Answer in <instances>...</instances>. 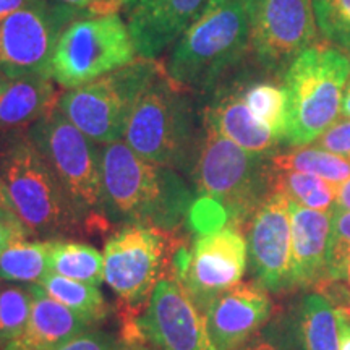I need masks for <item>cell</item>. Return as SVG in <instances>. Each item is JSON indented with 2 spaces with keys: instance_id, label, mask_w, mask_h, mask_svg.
<instances>
[{
  "instance_id": "cell-24",
  "label": "cell",
  "mask_w": 350,
  "mask_h": 350,
  "mask_svg": "<svg viewBox=\"0 0 350 350\" xmlns=\"http://www.w3.org/2000/svg\"><path fill=\"white\" fill-rule=\"evenodd\" d=\"M240 94L252 116L284 143L287 131L288 100L284 86L273 81L239 80Z\"/></svg>"
},
{
  "instance_id": "cell-9",
  "label": "cell",
  "mask_w": 350,
  "mask_h": 350,
  "mask_svg": "<svg viewBox=\"0 0 350 350\" xmlns=\"http://www.w3.org/2000/svg\"><path fill=\"white\" fill-rule=\"evenodd\" d=\"M183 245L177 230L124 226L104 245V281L129 308H146L157 284L174 275Z\"/></svg>"
},
{
  "instance_id": "cell-37",
  "label": "cell",
  "mask_w": 350,
  "mask_h": 350,
  "mask_svg": "<svg viewBox=\"0 0 350 350\" xmlns=\"http://www.w3.org/2000/svg\"><path fill=\"white\" fill-rule=\"evenodd\" d=\"M26 2L28 0H0V25L16 10H20Z\"/></svg>"
},
{
  "instance_id": "cell-16",
  "label": "cell",
  "mask_w": 350,
  "mask_h": 350,
  "mask_svg": "<svg viewBox=\"0 0 350 350\" xmlns=\"http://www.w3.org/2000/svg\"><path fill=\"white\" fill-rule=\"evenodd\" d=\"M211 0H126L125 23L139 59L156 60L167 51Z\"/></svg>"
},
{
  "instance_id": "cell-27",
  "label": "cell",
  "mask_w": 350,
  "mask_h": 350,
  "mask_svg": "<svg viewBox=\"0 0 350 350\" xmlns=\"http://www.w3.org/2000/svg\"><path fill=\"white\" fill-rule=\"evenodd\" d=\"M271 187L273 191H281L288 200L317 211H332L339 190V185L323 180L317 175L299 172V170L274 169Z\"/></svg>"
},
{
  "instance_id": "cell-4",
  "label": "cell",
  "mask_w": 350,
  "mask_h": 350,
  "mask_svg": "<svg viewBox=\"0 0 350 350\" xmlns=\"http://www.w3.org/2000/svg\"><path fill=\"white\" fill-rule=\"evenodd\" d=\"M250 49L243 0H211L174 44L165 75L183 90L206 96Z\"/></svg>"
},
{
  "instance_id": "cell-13",
  "label": "cell",
  "mask_w": 350,
  "mask_h": 350,
  "mask_svg": "<svg viewBox=\"0 0 350 350\" xmlns=\"http://www.w3.org/2000/svg\"><path fill=\"white\" fill-rule=\"evenodd\" d=\"M77 16L49 0H28L0 25V72L51 78L57 41Z\"/></svg>"
},
{
  "instance_id": "cell-40",
  "label": "cell",
  "mask_w": 350,
  "mask_h": 350,
  "mask_svg": "<svg viewBox=\"0 0 350 350\" xmlns=\"http://www.w3.org/2000/svg\"><path fill=\"white\" fill-rule=\"evenodd\" d=\"M340 116H344L345 119H350V80L349 85L345 86V93L342 99V109H340Z\"/></svg>"
},
{
  "instance_id": "cell-30",
  "label": "cell",
  "mask_w": 350,
  "mask_h": 350,
  "mask_svg": "<svg viewBox=\"0 0 350 350\" xmlns=\"http://www.w3.org/2000/svg\"><path fill=\"white\" fill-rule=\"evenodd\" d=\"M313 13L325 41L350 54V0H313Z\"/></svg>"
},
{
  "instance_id": "cell-35",
  "label": "cell",
  "mask_w": 350,
  "mask_h": 350,
  "mask_svg": "<svg viewBox=\"0 0 350 350\" xmlns=\"http://www.w3.org/2000/svg\"><path fill=\"white\" fill-rule=\"evenodd\" d=\"M237 350H282V347L268 334H262L260 338L250 339Z\"/></svg>"
},
{
  "instance_id": "cell-43",
  "label": "cell",
  "mask_w": 350,
  "mask_h": 350,
  "mask_svg": "<svg viewBox=\"0 0 350 350\" xmlns=\"http://www.w3.org/2000/svg\"><path fill=\"white\" fill-rule=\"evenodd\" d=\"M3 350H29V349H26V347H23V345H20V344H13V345H10V347H7V349H3Z\"/></svg>"
},
{
  "instance_id": "cell-44",
  "label": "cell",
  "mask_w": 350,
  "mask_h": 350,
  "mask_svg": "<svg viewBox=\"0 0 350 350\" xmlns=\"http://www.w3.org/2000/svg\"><path fill=\"white\" fill-rule=\"evenodd\" d=\"M135 345V350H151V349H148V347H144L143 344H133Z\"/></svg>"
},
{
  "instance_id": "cell-36",
  "label": "cell",
  "mask_w": 350,
  "mask_h": 350,
  "mask_svg": "<svg viewBox=\"0 0 350 350\" xmlns=\"http://www.w3.org/2000/svg\"><path fill=\"white\" fill-rule=\"evenodd\" d=\"M338 313V327H339V350H350V321L347 314Z\"/></svg>"
},
{
  "instance_id": "cell-28",
  "label": "cell",
  "mask_w": 350,
  "mask_h": 350,
  "mask_svg": "<svg viewBox=\"0 0 350 350\" xmlns=\"http://www.w3.org/2000/svg\"><path fill=\"white\" fill-rule=\"evenodd\" d=\"M300 326L305 350H339L338 313L326 297L318 292L305 297Z\"/></svg>"
},
{
  "instance_id": "cell-11",
  "label": "cell",
  "mask_w": 350,
  "mask_h": 350,
  "mask_svg": "<svg viewBox=\"0 0 350 350\" xmlns=\"http://www.w3.org/2000/svg\"><path fill=\"white\" fill-rule=\"evenodd\" d=\"M247 255L248 245L240 227L227 224L201 234L191 250L183 245L175 255L172 279L182 284L204 314L221 292L240 282Z\"/></svg>"
},
{
  "instance_id": "cell-23",
  "label": "cell",
  "mask_w": 350,
  "mask_h": 350,
  "mask_svg": "<svg viewBox=\"0 0 350 350\" xmlns=\"http://www.w3.org/2000/svg\"><path fill=\"white\" fill-rule=\"evenodd\" d=\"M38 286L52 299L80 314L91 326L111 314V305L104 299L103 292L93 284L73 281L64 275L47 273Z\"/></svg>"
},
{
  "instance_id": "cell-25",
  "label": "cell",
  "mask_w": 350,
  "mask_h": 350,
  "mask_svg": "<svg viewBox=\"0 0 350 350\" xmlns=\"http://www.w3.org/2000/svg\"><path fill=\"white\" fill-rule=\"evenodd\" d=\"M274 170H299L340 185L350 177V161L318 146H300L269 159Z\"/></svg>"
},
{
  "instance_id": "cell-39",
  "label": "cell",
  "mask_w": 350,
  "mask_h": 350,
  "mask_svg": "<svg viewBox=\"0 0 350 350\" xmlns=\"http://www.w3.org/2000/svg\"><path fill=\"white\" fill-rule=\"evenodd\" d=\"M0 213H13L10 206V201H8L5 187H3L2 178H0Z\"/></svg>"
},
{
  "instance_id": "cell-17",
  "label": "cell",
  "mask_w": 350,
  "mask_h": 350,
  "mask_svg": "<svg viewBox=\"0 0 350 350\" xmlns=\"http://www.w3.org/2000/svg\"><path fill=\"white\" fill-rule=\"evenodd\" d=\"M271 314L273 301L266 288L239 282L209 304L204 318L217 350H237L265 326Z\"/></svg>"
},
{
  "instance_id": "cell-15",
  "label": "cell",
  "mask_w": 350,
  "mask_h": 350,
  "mask_svg": "<svg viewBox=\"0 0 350 350\" xmlns=\"http://www.w3.org/2000/svg\"><path fill=\"white\" fill-rule=\"evenodd\" d=\"M248 253L258 284L269 292L291 287L292 230L288 198L271 191L248 221Z\"/></svg>"
},
{
  "instance_id": "cell-21",
  "label": "cell",
  "mask_w": 350,
  "mask_h": 350,
  "mask_svg": "<svg viewBox=\"0 0 350 350\" xmlns=\"http://www.w3.org/2000/svg\"><path fill=\"white\" fill-rule=\"evenodd\" d=\"M59 98L49 77L12 78L0 93V131L28 129L49 113L59 104Z\"/></svg>"
},
{
  "instance_id": "cell-31",
  "label": "cell",
  "mask_w": 350,
  "mask_h": 350,
  "mask_svg": "<svg viewBox=\"0 0 350 350\" xmlns=\"http://www.w3.org/2000/svg\"><path fill=\"white\" fill-rule=\"evenodd\" d=\"M49 2L70 12L78 20L112 15L125 5V0H49Z\"/></svg>"
},
{
  "instance_id": "cell-38",
  "label": "cell",
  "mask_w": 350,
  "mask_h": 350,
  "mask_svg": "<svg viewBox=\"0 0 350 350\" xmlns=\"http://www.w3.org/2000/svg\"><path fill=\"white\" fill-rule=\"evenodd\" d=\"M336 206L344 208V209H350V177L344 183H340V185H339Z\"/></svg>"
},
{
  "instance_id": "cell-42",
  "label": "cell",
  "mask_w": 350,
  "mask_h": 350,
  "mask_svg": "<svg viewBox=\"0 0 350 350\" xmlns=\"http://www.w3.org/2000/svg\"><path fill=\"white\" fill-rule=\"evenodd\" d=\"M117 350H135V345L126 342V340H119V345H117Z\"/></svg>"
},
{
  "instance_id": "cell-19",
  "label": "cell",
  "mask_w": 350,
  "mask_h": 350,
  "mask_svg": "<svg viewBox=\"0 0 350 350\" xmlns=\"http://www.w3.org/2000/svg\"><path fill=\"white\" fill-rule=\"evenodd\" d=\"M292 230L291 287H317L325 279L332 211H317L288 200Z\"/></svg>"
},
{
  "instance_id": "cell-5",
  "label": "cell",
  "mask_w": 350,
  "mask_h": 350,
  "mask_svg": "<svg viewBox=\"0 0 350 350\" xmlns=\"http://www.w3.org/2000/svg\"><path fill=\"white\" fill-rule=\"evenodd\" d=\"M28 133L80 214L86 235L109 234L112 221L104 193L103 163L93 139L65 117L59 104L29 125Z\"/></svg>"
},
{
  "instance_id": "cell-6",
  "label": "cell",
  "mask_w": 350,
  "mask_h": 350,
  "mask_svg": "<svg viewBox=\"0 0 350 350\" xmlns=\"http://www.w3.org/2000/svg\"><path fill=\"white\" fill-rule=\"evenodd\" d=\"M350 77V59L332 44H313L282 75L288 113L284 143L308 146L338 122Z\"/></svg>"
},
{
  "instance_id": "cell-34",
  "label": "cell",
  "mask_w": 350,
  "mask_h": 350,
  "mask_svg": "<svg viewBox=\"0 0 350 350\" xmlns=\"http://www.w3.org/2000/svg\"><path fill=\"white\" fill-rule=\"evenodd\" d=\"M26 237L28 232L15 213H0V255L8 245L25 240Z\"/></svg>"
},
{
  "instance_id": "cell-18",
  "label": "cell",
  "mask_w": 350,
  "mask_h": 350,
  "mask_svg": "<svg viewBox=\"0 0 350 350\" xmlns=\"http://www.w3.org/2000/svg\"><path fill=\"white\" fill-rule=\"evenodd\" d=\"M209 94L201 111L204 124L252 154L266 159L278 154L282 142L252 116L240 94L239 81L217 85Z\"/></svg>"
},
{
  "instance_id": "cell-2",
  "label": "cell",
  "mask_w": 350,
  "mask_h": 350,
  "mask_svg": "<svg viewBox=\"0 0 350 350\" xmlns=\"http://www.w3.org/2000/svg\"><path fill=\"white\" fill-rule=\"evenodd\" d=\"M0 178L28 237L60 240L86 235L80 214L28 129L0 131Z\"/></svg>"
},
{
  "instance_id": "cell-29",
  "label": "cell",
  "mask_w": 350,
  "mask_h": 350,
  "mask_svg": "<svg viewBox=\"0 0 350 350\" xmlns=\"http://www.w3.org/2000/svg\"><path fill=\"white\" fill-rule=\"evenodd\" d=\"M31 287L5 284L0 287V350L18 344L31 313Z\"/></svg>"
},
{
  "instance_id": "cell-10",
  "label": "cell",
  "mask_w": 350,
  "mask_h": 350,
  "mask_svg": "<svg viewBox=\"0 0 350 350\" xmlns=\"http://www.w3.org/2000/svg\"><path fill=\"white\" fill-rule=\"evenodd\" d=\"M137 60V49L119 13L70 23L57 41L51 78L67 90L80 88Z\"/></svg>"
},
{
  "instance_id": "cell-33",
  "label": "cell",
  "mask_w": 350,
  "mask_h": 350,
  "mask_svg": "<svg viewBox=\"0 0 350 350\" xmlns=\"http://www.w3.org/2000/svg\"><path fill=\"white\" fill-rule=\"evenodd\" d=\"M119 340L112 334L98 329H86L55 350H117Z\"/></svg>"
},
{
  "instance_id": "cell-26",
  "label": "cell",
  "mask_w": 350,
  "mask_h": 350,
  "mask_svg": "<svg viewBox=\"0 0 350 350\" xmlns=\"http://www.w3.org/2000/svg\"><path fill=\"white\" fill-rule=\"evenodd\" d=\"M52 240H18L0 255V279L7 282L39 284L49 273Z\"/></svg>"
},
{
  "instance_id": "cell-41",
  "label": "cell",
  "mask_w": 350,
  "mask_h": 350,
  "mask_svg": "<svg viewBox=\"0 0 350 350\" xmlns=\"http://www.w3.org/2000/svg\"><path fill=\"white\" fill-rule=\"evenodd\" d=\"M10 80H12L10 77L5 75V73H3V72H0V93H2L3 88H5L8 83H10Z\"/></svg>"
},
{
  "instance_id": "cell-22",
  "label": "cell",
  "mask_w": 350,
  "mask_h": 350,
  "mask_svg": "<svg viewBox=\"0 0 350 350\" xmlns=\"http://www.w3.org/2000/svg\"><path fill=\"white\" fill-rule=\"evenodd\" d=\"M49 273L99 286L104 281V255L91 245L77 240H52Z\"/></svg>"
},
{
  "instance_id": "cell-1",
  "label": "cell",
  "mask_w": 350,
  "mask_h": 350,
  "mask_svg": "<svg viewBox=\"0 0 350 350\" xmlns=\"http://www.w3.org/2000/svg\"><path fill=\"white\" fill-rule=\"evenodd\" d=\"M100 163L112 222L175 232L190 217L193 195L175 170L143 159L124 139L103 144Z\"/></svg>"
},
{
  "instance_id": "cell-3",
  "label": "cell",
  "mask_w": 350,
  "mask_h": 350,
  "mask_svg": "<svg viewBox=\"0 0 350 350\" xmlns=\"http://www.w3.org/2000/svg\"><path fill=\"white\" fill-rule=\"evenodd\" d=\"M203 137V113L190 91L163 72L135 104L122 139L152 164L191 175Z\"/></svg>"
},
{
  "instance_id": "cell-32",
  "label": "cell",
  "mask_w": 350,
  "mask_h": 350,
  "mask_svg": "<svg viewBox=\"0 0 350 350\" xmlns=\"http://www.w3.org/2000/svg\"><path fill=\"white\" fill-rule=\"evenodd\" d=\"M313 144L350 161V119L334 122Z\"/></svg>"
},
{
  "instance_id": "cell-8",
  "label": "cell",
  "mask_w": 350,
  "mask_h": 350,
  "mask_svg": "<svg viewBox=\"0 0 350 350\" xmlns=\"http://www.w3.org/2000/svg\"><path fill=\"white\" fill-rule=\"evenodd\" d=\"M163 72L154 60L138 59L59 98L65 117L96 144L119 142L135 104Z\"/></svg>"
},
{
  "instance_id": "cell-45",
  "label": "cell",
  "mask_w": 350,
  "mask_h": 350,
  "mask_svg": "<svg viewBox=\"0 0 350 350\" xmlns=\"http://www.w3.org/2000/svg\"><path fill=\"white\" fill-rule=\"evenodd\" d=\"M125 3H126V0H125Z\"/></svg>"
},
{
  "instance_id": "cell-14",
  "label": "cell",
  "mask_w": 350,
  "mask_h": 350,
  "mask_svg": "<svg viewBox=\"0 0 350 350\" xmlns=\"http://www.w3.org/2000/svg\"><path fill=\"white\" fill-rule=\"evenodd\" d=\"M137 326L143 340L159 350H217L204 314L172 278L157 284Z\"/></svg>"
},
{
  "instance_id": "cell-7",
  "label": "cell",
  "mask_w": 350,
  "mask_h": 350,
  "mask_svg": "<svg viewBox=\"0 0 350 350\" xmlns=\"http://www.w3.org/2000/svg\"><path fill=\"white\" fill-rule=\"evenodd\" d=\"M196 191L224 209L229 224L242 227L265 201L271 187L269 159L245 151L203 122V137L191 170Z\"/></svg>"
},
{
  "instance_id": "cell-12",
  "label": "cell",
  "mask_w": 350,
  "mask_h": 350,
  "mask_svg": "<svg viewBox=\"0 0 350 350\" xmlns=\"http://www.w3.org/2000/svg\"><path fill=\"white\" fill-rule=\"evenodd\" d=\"M250 25V49L268 73L284 75L318 36L310 0H243Z\"/></svg>"
},
{
  "instance_id": "cell-20",
  "label": "cell",
  "mask_w": 350,
  "mask_h": 350,
  "mask_svg": "<svg viewBox=\"0 0 350 350\" xmlns=\"http://www.w3.org/2000/svg\"><path fill=\"white\" fill-rule=\"evenodd\" d=\"M33 294L31 313L20 345L29 350H55L90 329L91 325L80 314L46 294L38 284H29Z\"/></svg>"
}]
</instances>
